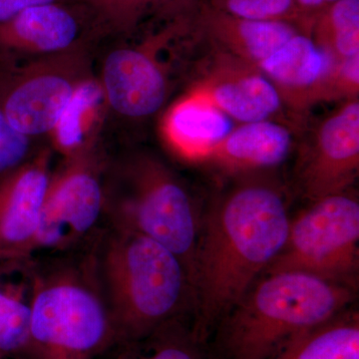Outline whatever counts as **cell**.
<instances>
[{
	"instance_id": "cell-25",
	"label": "cell",
	"mask_w": 359,
	"mask_h": 359,
	"mask_svg": "<svg viewBox=\"0 0 359 359\" xmlns=\"http://www.w3.org/2000/svg\"><path fill=\"white\" fill-rule=\"evenodd\" d=\"M359 55L334 61L327 89V101L358 98Z\"/></svg>"
},
{
	"instance_id": "cell-2",
	"label": "cell",
	"mask_w": 359,
	"mask_h": 359,
	"mask_svg": "<svg viewBox=\"0 0 359 359\" xmlns=\"http://www.w3.org/2000/svg\"><path fill=\"white\" fill-rule=\"evenodd\" d=\"M354 287L295 271L257 280L215 328L212 359H269L353 302Z\"/></svg>"
},
{
	"instance_id": "cell-18",
	"label": "cell",
	"mask_w": 359,
	"mask_h": 359,
	"mask_svg": "<svg viewBox=\"0 0 359 359\" xmlns=\"http://www.w3.org/2000/svg\"><path fill=\"white\" fill-rule=\"evenodd\" d=\"M269 359H359V316L344 311L304 332Z\"/></svg>"
},
{
	"instance_id": "cell-22",
	"label": "cell",
	"mask_w": 359,
	"mask_h": 359,
	"mask_svg": "<svg viewBox=\"0 0 359 359\" xmlns=\"http://www.w3.org/2000/svg\"><path fill=\"white\" fill-rule=\"evenodd\" d=\"M35 271L32 257L0 262V318L32 304Z\"/></svg>"
},
{
	"instance_id": "cell-12",
	"label": "cell",
	"mask_w": 359,
	"mask_h": 359,
	"mask_svg": "<svg viewBox=\"0 0 359 359\" xmlns=\"http://www.w3.org/2000/svg\"><path fill=\"white\" fill-rule=\"evenodd\" d=\"M198 70L191 89L205 96L229 119L241 124L285 119L287 108L278 90L257 66L214 48Z\"/></svg>"
},
{
	"instance_id": "cell-23",
	"label": "cell",
	"mask_w": 359,
	"mask_h": 359,
	"mask_svg": "<svg viewBox=\"0 0 359 359\" xmlns=\"http://www.w3.org/2000/svg\"><path fill=\"white\" fill-rule=\"evenodd\" d=\"M204 4L215 11L237 18L287 21L299 26L294 0H205Z\"/></svg>"
},
{
	"instance_id": "cell-5",
	"label": "cell",
	"mask_w": 359,
	"mask_h": 359,
	"mask_svg": "<svg viewBox=\"0 0 359 359\" xmlns=\"http://www.w3.org/2000/svg\"><path fill=\"white\" fill-rule=\"evenodd\" d=\"M114 229L139 233L173 252L191 276L201 217L185 185L154 156H131L105 186L104 212Z\"/></svg>"
},
{
	"instance_id": "cell-27",
	"label": "cell",
	"mask_w": 359,
	"mask_h": 359,
	"mask_svg": "<svg viewBox=\"0 0 359 359\" xmlns=\"http://www.w3.org/2000/svg\"><path fill=\"white\" fill-rule=\"evenodd\" d=\"M337 1H339V0H325V4H327V7Z\"/></svg>"
},
{
	"instance_id": "cell-19",
	"label": "cell",
	"mask_w": 359,
	"mask_h": 359,
	"mask_svg": "<svg viewBox=\"0 0 359 359\" xmlns=\"http://www.w3.org/2000/svg\"><path fill=\"white\" fill-rule=\"evenodd\" d=\"M118 359H212L207 342L183 318L163 325L144 339L120 344Z\"/></svg>"
},
{
	"instance_id": "cell-17",
	"label": "cell",
	"mask_w": 359,
	"mask_h": 359,
	"mask_svg": "<svg viewBox=\"0 0 359 359\" xmlns=\"http://www.w3.org/2000/svg\"><path fill=\"white\" fill-rule=\"evenodd\" d=\"M230 119L205 96L191 89L174 104L163 121V133L177 154L202 162L231 131Z\"/></svg>"
},
{
	"instance_id": "cell-9",
	"label": "cell",
	"mask_w": 359,
	"mask_h": 359,
	"mask_svg": "<svg viewBox=\"0 0 359 359\" xmlns=\"http://www.w3.org/2000/svg\"><path fill=\"white\" fill-rule=\"evenodd\" d=\"M102 167L95 143L89 138L52 172L35 252L67 249L95 226L105 203Z\"/></svg>"
},
{
	"instance_id": "cell-1",
	"label": "cell",
	"mask_w": 359,
	"mask_h": 359,
	"mask_svg": "<svg viewBox=\"0 0 359 359\" xmlns=\"http://www.w3.org/2000/svg\"><path fill=\"white\" fill-rule=\"evenodd\" d=\"M244 176L201 221L191 287L193 330L205 342L287 240L290 218L282 188L261 173Z\"/></svg>"
},
{
	"instance_id": "cell-4",
	"label": "cell",
	"mask_w": 359,
	"mask_h": 359,
	"mask_svg": "<svg viewBox=\"0 0 359 359\" xmlns=\"http://www.w3.org/2000/svg\"><path fill=\"white\" fill-rule=\"evenodd\" d=\"M114 344L102 285L89 269H36L26 359H95Z\"/></svg>"
},
{
	"instance_id": "cell-7",
	"label": "cell",
	"mask_w": 359,
	"mask_h": 359,
	"mask_svg": "<svg viewBox=\"0 0 359 359\" xmlns=\"http://www.w3.org/2000/svg\"><path fill=\"white\" fill-rule=\"evenodd\" d=\"M358 259L359 203L344 192L313 201L290 219L285 245L264 275L295 271L354 287Z\"/></svg>"
},
{
	"instance_id": "cell-15",
	"label": "cell",
	"mask_w": 359,
	"mask_h": 359,
	"mask_svg": "<svg viewBox=\"0 0 359 359\" xmlns=\"http://www.w3.org/2000/svg\"><path fill=\"white\" fill-rule=\"evenodd\" d=\"M294 128L275 120L242 123L217 143L202 162L226 173H262L287 159L294 146Z\"/></svg>"
},
{
	"instance_id": "cell-3",
	"label": "cell",
	"mask_w": 359,
	"mask_h": 359,
	"mask_svg": "<svg viewBox=\"0 0 359 359\" xmlns=\"http://www.w3.org/2000/svg\"><path fill=\"white\" fill-rule=\"evenodd\" d=\"M99 271L117 344L144 339L180 320L192 301L190 280L182 262L139 233L114 229Z\"/></svg>"
},
{
	"instance_id": "cell-8",
	"label": "cell",
	"mask_w": 359,
	"mask_h": 359,
	"mask_svg": "<svg viewBox=\"0 0 359 359\" xmlns=\"http://www.w3.org/2000/svg\"><path fill=\"white\" fill-rule=\"evenodd\" d=\"M191 27L192 18L179 14L139 43L108 52L101 65L100 88L113 112L142 121L164 107L171 92V77L161 54Z\"/></svg>"
},
{
	"instance_id": "cell-11",
	"label": "cell",
	"mask_w": 359,
	"mask_h": 359,
	"mask_svg": "<svg viewBox=\"0 0 359 359\" xmlns=\"http://www.w3.org/2000/svg\"><path fill=\"white\" fill-rule=\"evenodd\" d=\"M105 34L86 0L39 4L0 25V58L29 60L89 47Z\"/></svg>"
},
{
	"instance_id": "cell-14",
	"label": "cell",
	"mask_w": 359,
	"mask_h": 359,
	"mask_svg": "<svg viewBox=\"0 0 359 359\" xmlns=\"http://www.w3.org/2000/svg\"><path fill=\"white\" fill-rule=\"evenodd\" d=\"M334 60L309 33L299 32L283 45L259 69L278 90L283 105L302 121L313 105L327 101L328 77Z\"/></svg>"
},
{
	"instance_id": "cell-21",
	"label": "cell",
	"mask_w": 359,
	"mask_h": 359,
	"mask_svg": "<svg viewBox=\"0 0 359 359\" xmlns=\"http://www.w3.org/2000/svg\"><path fill=\"white\" fill-rule=\"evenodd\" d=\"M104 32L132 34L150 14L189 0H86Z\"/></svg>"
},
{
	"instance_id": "cell-16",
	"label": "cell",
	"mask_w": 359,
	"mask_h": 359,
	"mask_svg": "<svg viewBox=\"0 0 359 359\" xmlns=\"http://www.w3.org/2000/svg\"><path fill=\"white\" fill-rule=\"evenodd\" d=\"M193 25L214 48L257 68L297 32H304L294 23L247 20L215 11L205 4L196 14Z\"/></svg>"
},
{
	"instance_id": "cell-28",
	"label": "cell",
	"mask_w": 359,
	"mask_h": 359,
	"mask_svg": "<svg viewBox=\"0 0 359 359\" xmlns=\"http://www.w3.org/2000/svg\"><path fill=\"white\" fill-rule=\"evenodd\" d=\"M18 359H26V358H18Z\"/></svg>"
},
{
	"instance_id": "cell-6",
	"label": "cell",
	"mask_w": 359,
	"mask_h": 359,
	"mask_svg": "<svg viewBox=\"0 0 359 359\" xmlns=\"http://www.w3.org/2000/svg\"><path fill=\"white\" fill-rule=\"evenodd\" d=\"M90 78L88 47L29 60L0 58V108L32 140L55 133Z\"/></svg>"
},
{
	"instance_id": "cell-24",
	"label": "cell",
	"mask_w": 359,
	"mask_h": 359,
	"mask_svg": "<svg viewBox=\"0 0 359 359\" xmlns=\"http://www.w3.org/2000/svg\"><path fill=\"white\" fill-rule=\"evenodd\" d=\"M34 155L32 139L14 129L0 108V179Z\"/></svg>"
},
{
	"instance_id": "cell-26",
	"label": "cell",
	"mask_w": 359,
	"mask_h": 359,
	"mask_svg": "<svg viewBox=\"0 0 359 359\" xmlns=\"http://www.w3.org/2000/svg\"><path fill=\"white\" fill-rule=\"evenodd\" d=\"M56 1L71 0H0V25L13 20L15 16L30 7Z\"/></svg>"
},
{
	"instance_id": "cell-20",
	"label": "cell",
	"mask_w": 359,
	"mask_h": 359,
	"mask_svg": "<svg viewBox=\"0 0 359 359\" xmlns=\"http://www.w3.org/2000/svg\"><path fill=\"white\" fill-rule=\"evenodd\" d=\"M311 36L334 61L359 55V0H339L314 20Z\"/></svg>"
},
{
	"instance_id": "cell-10",
	"label": "cell",
	"mask_w": 359,
	"mask_h": 359,
	"mask_svg": "<svg viewBox=\"0 0 359 359\" xmlns=\"http://www.w3.org/2000/svg\"><path fill=\"white\" fill-rule=\"evenodd\" d=\"M359 172V100L344 101L304 140L295 177L311 202L347 192Z\"/></svg>"
},
{
	"instance_id": "cell-13",
	"label": "cell",
	"mask_w": 359,
	"mask_h": 359,
	"mask_svg": "<svg viewBox=\"0 0 359 359\" xmlns=\"http://www.w3.org/2000/svg\"><path fill=\"white\" fill-rule=\"evenodd\" d=\"M50 160L48 150L39 151L0 179V262L34 254Z\"/></svg>"
}]
</instances>
